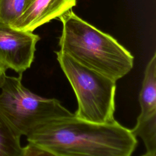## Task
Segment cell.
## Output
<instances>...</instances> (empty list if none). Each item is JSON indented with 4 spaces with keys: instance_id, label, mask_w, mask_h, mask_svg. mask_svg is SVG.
I'll return each instance as SVG.
<instances>
[{
    "instance_id": "6da1fadb",
    "label": "cell",
    "mask_w": 156,
    "mask_h": 156,
    "mask_svg": "<svg viewBox=\"0 0 156 156\" xmlns=\"http://www.w3.org/2000/svg\"><path fill=\"white\" fill-rule=\"evenodd\" d=\"M26 137L55 156H132L138 143L131 129L116 120L97 123L74 113L48 122Z\"/></svg>"
},
{
    "instance_id": "7a4b0ae2",
    "label": "cell",
    "mask_w": 156,
    "mask_h": 156,
    "mask_svg": "<svg viewBox=\"0 0 156 156\" xmlns=\"http://www.w3.org/2000/svg\"><path fill=\"white\" fill-rule=\"evenodd\" d=\"M58 18L62 24L60 50L74 60L116 82L133 68L134 57L127 49L72 9Z\"/></svg>"
},
{
    "instance_id": "3957f363",
    "label": "cell",
    "mask_w": 156,
    "mask_h": 156,
    "mask_svg": "<svg viewBox=\"0 0 156 156\" xmlns=\"http://www.w3.org/2000/svg\"><path fill=\"white\" fill-rule=\"evenodd\" d=\"M55 54L77 99V109L74 115L97 123L115 120L116 81L83 66L60 50Z\"/></svg>"
},
{
    "instance_id": "277c9868",
    "label": "cell",
    "mask_w": 156,
    "mask_h": 156,
    "mask_svg": "<svg viewBox=\"0 0 156 156\" xmlns=\"http://www.w3.org/2000/svg\"><path fill=\"white\" fill-rule=\"evenodd\" d=\"M0 112L21 136L48 122L73 115L56 99L33 93L22 83V74L7 76L0 87Z\"/></svg>"
},
{
    "instance_id": "5b68a950",
    "label": "cell",
    "mask_w": 156,
    "mask_h": 156,
    "mask_svg": "<svg viewBox=\"0 0 156 156\" xmlns=\"http://www.w3.org/2000/svg\"><path fill=\"white\" fill-rule=\"evenodd\" d=\"M40 39L33 32L18 30L0 22V63L22 74L30 67Z\"/></svg>"
},
{
    "instance_id": "8992f818",
    "label": "cell",
    "mask_w": 156,
    "mask_h": 156,
    "mask_svg": "<svg viewBox=\"0 0 156 156\" xmlns=\"http://www.w3.org/2000/svg\"><path fill=\"white\" fill-rule=\"evenodd\" d=\"M76 2L77 0H26L21 14L10 26L18 30L33 32L72 9Z\"/></svg>"
},
{
    "instance_id": "52a82bcc",
    "label": "cell",
    "mask_w": 156,
    "mask_h": 156,
    "mask_svg": "<svg viewBox=\"0 0 156 156\" xmlns=\"http://www.w3.org/2000/svg\"><path fill=\"white\" fill-rule=\"evenodd\" d=\"M141 112L136 121L156 118V53L147 63L139 94Z\"/></svg>"
},
{
    "instance_id": "ba28073f",
    "label": "cell",
    "mask_w": 156,
    "mask_h": 156,
    "mask_svg": "<svg viewBox=\"0 0 156 156\" xmlns=\"http://www.w3.org/2000/svg\"><path fill=\"white\" fill-rule=\"evenodd\" d=\"M21 135L0 112V156H21Z\"/></svg>"
},
{
    "instance_id": "9c48e42d",
    "label": "cell",
    "mask_w": 156,
    "mask_h": 156,
    "mask_svg": "<svg viewBox=\"0 0 156 156\" xmlns=\"http://www.w3.org/2000/svg\"><path fill=\"white\" fill-rule=\"evenodd\" d=\"M26 0H0V22L10 25L21 14Z\"/></svg>"
},
{
    "instance_id": "30bf717a",
    "label": "cell",
    "mask_w": 156,
    "mask_h": 156,
    "mask_svg": "<svg viewBox=\"0 0 156 156\" xmlns=\"http://www.w3.org/2000/svg\"><path fill=\"white\" fill-rule=\"evenodd\" d=\"M21 156H55L49 152L37 147L34 144L29 143L23 147Z\"/></svg>"
},
{
    "instance_id": "8fae6325",
    "label": "cell",
    "mask_w": 156,
    "mask_h": 156,
    "mask_svg": "<svg viewBox=\"0 0 156 156\" xmlns=\"http://www.w3.org/2000/svg\"><path fill=\"white\" fill-rule=\"evenodd\" d=\"M7 69L0 63V87L6 76Z\"/></svg>"
},
{
    "instance_id": "7c38bea8",
    "label": "cell",
    "mask_w": 156,
    "mask_h": 156,
    "mask_svg": "<svg viewBox=\"0 0 156 156\" xmlns=\"http://www.w3.org/2000/svg\"><path fill=\"white\" fill-rule=\"evenodd\" d=\"M142 156H156V155H150V154H148L146 153L144 155H143Z\"/></svg>"
}]
</instances>
